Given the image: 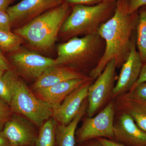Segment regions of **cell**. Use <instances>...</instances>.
Returning <instances> with one entry per match:
<instances>
[{"label": "cell", "instance_id": "6da1fadb", "mask_svg": "<svg viewBox=\"0 0 146 146\" xmlns=\"http://www.w3.org/2000/svg\"><path fill=\"white\" fill-rule=\"evenodd\" d=\"M128 5V0H117L113 16L99 29L98 34L104 40L105 46L101 58L90 72L92 79H96L112 59L116 60L117 67L121 66L130 52L139 11L129 13Z\"/></svg>", "mask_w": 146, "mask_h": 146}, {"label": "cell", "instance_id": "7a4b0ae2", "mask_svg": "<svg viewBox=\"0 0 146 146\" xmlns=\"http://www.w3.org/2000/svg\"><path fill=\"white\" fill-rule=\"evenodd\" d=\"M71 11V7L63 3L16 29L14 33L35 48L48 49L54 45Z\"/></svg>", "mask_w": 146, "mask_h": 146}, {"label": "cell", "instance_id": "3957f363", "mask_svg": "<svg viewBox=\"0 0 146 146\" xmlns=\"http://www.w3.org/2000/svg\"><path fill=\"white\" fill-rule=\"evenodd\" d=\"M116 5V2L72 6L59 33L68 39L80 35L98 34L101 26L113 16Z\"/></svg>", "mask_w": 146, "mask_h": 146}, {"label": "cell", "instance_id": "277c9868", "mask_svg": "<svg viewBox=\"0 0 146 146\" xmlns=\"http://www.w3.org/2000/svg\"><path fill=\"white\" fill-rule=\"evenodd\" d=\"M105 46L104 40L98 34L72 37L58 46L56 65L74 69L94 63L97 65L103 55Z\"/></svg>", "mask_w": 146, "mask_h": 146}, {"label": "cell", "instance_id": "5b68a950", "mask_svg": "<svg viewBox=\"0 0 146 146\" xmlns=\"http://www.w3.org/2000/svg\"><path fill=\"white\" fill-rule=\"evenodd\" d=\"M9 106L12 112L27 118L39 128L52 117V108L35 96L25 83L18 78Z\"/></svg>", "mask_w": 146, "mask_h": 146}, {"label": "cell", "instance_id": "8992f818", "mask_svg": "<svg viewBox=\"0 0 146 146\" xmlns=\"http://www.w3.org/2000/svg\"><path fill=\"white\" fill-rule=\"evenodd\" d=\"M115 107L110 103L99 114L86 118L76 132V140L82 143L98 138L114 140Z\"/></svg>", "mask_w": 146, "mask_h": 146}, {"label": "cell", "instance_id": "52a82bcc", "mask_svg": "<svg viewBox=\"0 0 146 146\" xmlns=\"http://www.w3.org/2000/svg\"><path fill=\"white\" fill-rule=\"evenodd\" d=\"M117 68L115 59L110 60L96 79L95 82L89 86L87 97L89 103L87 110L88 117H93L112 95Z\"/></svg>", "mask_w": 146, "mask_h": 146}, {"label": "cell", "instance_id": "ba28073f", "mask_svg": "<svg viewBox=\"0 0 146 146\" xmlns=\"http://www.w3.org/2000/svg\"><path fill=\"white\" fill-rule=\"evenodd\" d=\"M11 60L18 72L27 78L37 79L47 69L56 65L55 59L27 50L13 53Z\"/></svg>", "mask_w": 146, "mask_h": 146}, {"label": "cell", "instance_id": "9c48e42d", "mask_svg": "<svg viewBox=\"0 0 146 146\" xmlns=\"http://www.w3.org/2000/svg\"><path fill=\"white\" fill-rule=\"evenodd\" d=\"M143 65L133 39L130 52L121 65L117 82L113 88L112 97H117L130 91L139 78Z\"/></svg>", "mask_w": 146, "mask_h": 146}, {"label": "cell", "instance_id": "30bf717a", "mask_svg": "<svg viewBox=\"0 0 146 146\" xmlns=\"http://www.w3.org/2000/svg\"><path fill=\"white\" fill-rule=\"evenodd\" d=\"M64 3L63 0H22L10 6L7 12L12 23L30 21Z\"/></svg>", "mask_w": 146, "mask_h": 146}, {"label": "cell", "instance_id": "8fae6325", "mask_svg": "<svg viewBox=\"0 0 146 146\" xmlns=\"http://www.w3.org/2000/svg\"><path fill=\"white\" fill-rule=\"evenodd\" d=\"M92 80H88L71 92L60 105L53 109L52 117L60 124H68L73 119L88 97Z\"/></svg>", "mask_w": 146, "mask_h": 146}, {"label": "cell", "instance_id": "7c38bea8", "mask_svg": "<svg viewBox=\"0 0 146 146\" xmlns=\"http://www.w3.org/2000/svg\"><path fill=\"white\" fill-rule=\"evenodd\" d=\"M2 131L11 146L33 145L37 137L31 125L19 115L11 117Z\"/></svg>", "mask_w": 146, "mask_h": 146}, {"label": "cell", "instance_id": "4fadbf2b", "mask_svg": "<svg viewBox=\"0 0 146 146\" xmlns=\"http://www.w3.org/2000/svg\"><path fill=\"white\" fill-rule=\"evenodd\" d=\"M114 139L126 146H146V131L138 127L130 115L123 112L114 124Z\"/></svg>", "mask_w": 146, "mask_h": 146}, {"label": "cell", "instance_id": "5bb4252c", "mask_svg": "<svg viewBox=\"0 0 146 146\" xmlns=\"http://www.w3.org/2000/svg\"><path fill=\"white\" fill-rule=\"evenodd\" d=\"M88 78L89 77L74 68L64 65H54L43 72L36 80L33 87L36 91L70 80Z\"/></svg>", "mask_w": 146, "mask_h": 146}, {"label": "cell", "instance_id": "9a60e30c", "mask_svg": "<svg viewBox=\"0 0 146 146\" xmlns=\"http://www.w3.org/2000/svg\"><path fill=\"white\" fill-rule=\"evenodd\" d=\"M91 79H92L89 77L70 80L36 92L39 99L49 105L54 109L60 105L71 92Z\"/></svg>", "mask_w": 146, "mask_h": 146}, {"label": "cell", "instance_id": "2e32d148", "mask_svg": "<svg viewBox=\"0 0 146 146\" xmlns=\"http://www.w3.org/2000/svg\"><path fill=\"white\" fill-rule=\"evenodd\" d=\"M117 98L119 109L130 115L138 127L146 131V100L129 91Z\"/></svg>", "mask_w": 146, "mask_h": 146}, {"label": "cell", "instance_id": "e0dca14e", "mask_svg": "<svg viewBox=\"0 0 146 146\" xmlns=\"http://www.w3.org/2000/svg\"><path fill=\"white\" fill-rule=\"evenodd\" d=\"M86 104L83 103L75 117L68 124L56 126L55 136L58 146H75L77 126L86 111Z\"/></svg>", "mask_w": 146, "mask_h": 146}, {"label": "cell", "instance_id": "ac0fdd59", "mask_svg": "<svg viewBox=\"0 0 146 146\" xmlns=\"http://www.w3.org/2000/svg\"><path fill=\"white\" fill-rule=\"evenodd\" d=\"M138 11L139 16L136 28V46L143 64L146 62V6L141 7Z\"/></svg>", "mask_w": 146, "mask_h": 146}, {"label": "cell", "instance_id": "d6986e66", "mask_svg": "<svg viewBox=\"0 0 146 146\" xmlns=\"http://www.w3.org/2000/svg\"><path fill=\"white\" fill-rule=\"evenodd\" d=\"M18 78L11 70L6 71L0 77V99L9 106L14 95Z\"/></svg>", "mask_w": 146, "mask_h": 146}, {"label": "cell", "instance_id": "ffe728a7", "mask_svg": "<svg viewBox=\"0 0 146 146\" xmlns=\"http://www.w3.org/2000/svg\"><path fill=\"white\" fill-rule=\"evenodd\" d=\"M57 121L53 117L47 120L40 128L35 146H54Z\"/></svg>", "mask_w": 146, "mask_h": 146}, {"label": "cell", "instance_id": "44dd1931", "mask_svg": "<svg viewBox=\"0 0 146 146\" xmlns=\"http://www.w3.org/2000/svg\"><path fill=\"white\" fill-rule=\"evenodd\" d=\"M23 39L11 31L0 30V48L7 52H14L21 48Z\"/></svg>", "mask_w": 146, "mask_h": 146}, {"label": "cell", "instance_id": "7402d4cb", "mask_svg": "<svg viewBox=\"0 0 146 146\" xmlns=\"http://www.w3.org/2000/svg\"><path fill=\"white\" fill-rule=\"evenodd\" d=\"M12 112L9 106L0 99V131L11 117Z\"/></svg>", "mask_w": 146, "mask_h": 146}, {"label": "cell", "instance_id": "603a6c76", "mask_svg": "<svg viewBox=\"0 0 146 146\" xmlns=\"http://www.w3.org/2000/svg\"><path fill=\"white\" fill-rule=\"evenodd\" d=\"M12 22L7 11L0 10V30L11 31Z\"/></svg>", "mask_w": 146, "mask_h": 146}, {"label": "cell", "instance_id": "cb8c5ba5", "mask_svg": "<svg viewBox=\"0 0 146 146\" xmlns=\"http://www.w3.org/2000/svg\"><path fill=\"white\" fill-rule=\"evenodd\" d=\"M63 1L71 7L77 5H95L101 3V0H63Z\"/></svg>", "mask_w": 146, "mask_h": 146}, {"label": "cell", "instance_id": "d4e9b609", "mask_svg": "<svg viewBox=\"0 0 146 146\" xmlns=\"http://www.w3.org/2000/svg\"><path fill=\"white\" fill-rule=\"evenodd\" d=\"M129 13L137 11L142 7L146 6V0H128Z\"/></svg>", "mask_w": 146, "mask_h": 146}, {"label": "cell", "instance_id": "484cf974", "mask_svg": "<svg viewBox=\"0 0 146 146\" xmlns=\"http://www.w3.org/2000/svg\"><path fill=\"white\" fill-rule=\"evenodd\" d=\"M129 91L141 99L146 100V82L139 84Z\"/></svg>", "mask_w": 146, "mask_h": 146}, {"label": "cell", "instance_id": "4316f807", "mask_svg": "<svg viewBox=\"0 0 146 146\" xmlns=\"http://www.w3.org/2000/svg\"><path fill=\"white\" fill-rule=\"evenodd\" d=\"M0 69L3 72L10 70L11 65L8 60L4 55L2 50L0 48Z\"/></svg>", "mask_w": 146, "mask_h": 146}, {"label": "cell", "instance_id": "83f0119b", "mask_svg": "<svg viewBox=\"0 0 146 146\" xmlns=\"http://www.w3.org/2000/svg\"><path fill=\"white\" fill-rule=\"evenodd\" d=\"M96 139L103 146H126L113 140L107 138H98Z\"/></svg>", "mask_w": 146, "mask_h": 146}, {"label": "cell", "instance_id": "f1b7e54d", "mask_svg": "<svg viewBox=\"0 0 146 146\" xmlns=\"http://www.w3.org/2000/svg\"><path fill=\"white\" fill-rule=\"evenodd\" d=\"M146 82V62L145 63L143 64L142 66V69L141 73H140V76L138 78V80L136 82V84H134V86L132 87V89H131L130 91L132 89H134L136 86H138L139 84H141L143 82Z\"/></svg>", "mask_w": 146, "mask_h": 146}, {"label": "cell", "instance_id": "f546056e", "mask_svg": "<svg viewBox=\"0 0 146 146\" xmlns=\"http://www.w3.org/2000/svg\"><path fill=\"white\" fill-rule=\"evenodd\" d=\"M13 0H0V10L7 11Z\"/></svg>", "mask_w": 146, "mask_h": 146}, {"label": "cell", "instance_id": "4dcf8cb0", "mask_svg": "<svg viewBox=\"0 0 146 146\" xmlns=\"http://www.w3.org/2000/svg\"><path fill=\"white\" fill-rule=\"evenodd\" d=\"M0 146H11L2 131H0Z\"/></svg>", "mask_w": 146, "mask_h": 146}, {"label": "cell", "instance_id": "1f68e13d", "mask_svg": "<svg viewBox=\"0 0 146 146\" xmlns=\"http://www.w3.org/2000/svg\"><path fill=\"white\" fill-rule=\"evenodd\" d=\"M86 146H103L101 144L99 143L98 141H97L96 143H91L89 145H87Z\"/></svg>", "mask_w": 146, "mask_h": 146}, {"label": "cell", "instance_id": "d6a6232c", "mask_svg": "<svg viewBox=\"0 0 146 146\" xmlns=\"http://www.w3.org/2000/svg\"><path fill=\"white\" fill-rule=\"evenodd\" d=\"M117 0H101L102 3H111L115 2Z\"/></svg>", "mask_w": 146, "mask_h": 146}, {"label": "cell", "instance_id": "836d02e7", "mask_svg": "<svg viewBox=\"0 0 146 146\" xmlns=\"http://www.w3.org/2000/svg\"><path fill=\"white\" fill-rule=\"evenodd\" d=\"M4 73V72L1 70L0 69V77Z\"/></svg>", "mask_w": 146, "mask_h": 146}]
</instances>
